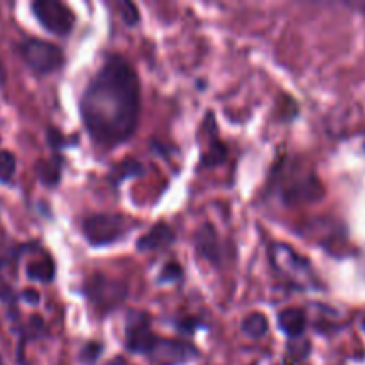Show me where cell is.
<instances>
[{
    "label": "cell",
    "instance_id": "obj_1",
    "mask_svg": "<svg viewBox=\"0 0 365 365\" xmlns=\"http://www.w3.org/2000/svg\"><path fill=\"white\" fill-rule=\"evenodd\" d=\"M141 112V87L130 62L121 55L105 59L84 89L80 116L93 143L116 148L134 136Z\"/></svg>",
    "mask_w": 365,
    "mask_h": 365
},
{
    "label": "cell",
    "instance_id": "obj_2",
    "mask_svg": "<svg viewBox=\"0 0 365 365\" xmlns=\"http://www.w3.org/2000/svg\"><path fill=\"white\" fill-rule=\"evenodd\" d=\"M132 224L121 214H93L82 223V232L91 246L116 244L129 235Z\"/></svg>",
    "mask_w": 365,
    "mask_h": 365
},
{
    "label": "cell",
    "instance_id": "obj_3",
    "mask_svg": "<svg viewBox=\"0 0 365 365\" xmlns=\"http://www.w3.org/2000/svg\"><path fill=\"white\" fill-rule=\"evenodd\" d=\"M20 54L25 64L37 75H50L61 70L64 64V54L54 43L39 39V37H27L20 43Z\"/></svg>",
    "mask_w": 365,
    "mask_h": 365
},
{
    "label": "cell",
    "instance_id": "obj_4",
    "mask_svg": "<svg viewBox=\"0 0 365 365\" xmlns=\"http://www.w3.org/2000/svg\"><path fill=\"white\" fill-rule=\"evenodd\" d=\"M36 20L42 24L43 29L55 36H68L73 30L75 15L68 6L57 0H36L30 6Z\"/></svg>",
    "mask_w": 365,
    "mask_h": 365
},
{
    "label": "cell",
    "instance_id": "obj_5",
    "mask_svg": "<svg viewBox=\"0 0 365 365\" xmlns=\"http://www.w3.org/2000/svg\"><path fill=\"white\" fill-rule=\"evenodd\" d=\"M84 294L98 310H114L127 298V283L105 274H95L84 287Z\"/></svg>",
    "mask_w": 365,
    "mask_h": 365
},
{
    "label": "cell",
    "instance_id": "obj_6",
    "mask_svg": "<svg viewBox=\"0 0 365 365\" xmlns=\"http://www.w3.org/2000/svg\"><path fill=\"white\" fill-rule=\"evenodd\" d=\"M196 357H198V349L189 342L168 341L161 337L148 355L152 365H182Z\"/></svg>",
    "mask_w": 365,
    "mask_h": 365
},
{
    "label": "cell",
    "instance_id": "obj_7",
    "mask_svg": "<svg viewBox=\"0 0 365 365\" xmlns=\"http://www.w3.org/2000/svg\"><path fill=\"white\" fill-rule=\"evenodd\" d=\"M159 337L150 330L148 317L139 314L134 316L132 321L127 324V332H125V346L130 353H139L148 357L150 351L155 348Z\"/></svg>",
    "mask_w": 365,
    "mask_h": 365
},
{
    "label": "cell",
    "instance_id": "obj_8",
    "mask_svg": "<svg viewBox=\"0 0 365 365\" xmlns=\"http://www.w3.org/2000/svg\"><path fill=\"white\" fill-rule=\"evenodd\" d=\"M324 196V187L316 177H305L285 186L282 193V199L285 204H308L319 202Z\"/></svg>",
    "mask_w": 365,
    "mask_h": 365
},
{
    "label": "cell",
    "instance_id": "obj_9",
    "mask_svg": "<svg viewBox=\"0 0 365 365\" xmlns=\"http://www.w3.org/2000/svg\"><path fill=\"white\" fill-rule=\"evenodd\" d=\"M195 248L198 251V255L205 260H208L214 266H220L221 264V244H220V237H217L214 226L208 223L202 224V229H198L195 235Z\"/></svg>",
    "mask_w": 365,
    "mask_h": 365
},
{
    "label": "cell",
    "instance_id": "obj_10",
    "mask_svg": "<svg viewBox=\"0 0 365 365\" xmlns=\"http://www.w3.org/2000/svg\"><path fill=\"white\" fill-rule=\"evenodd\" d=\"M175 242V232L170 224L166 223H157L155 226H152L150 232H146L145 235L139 237L136 242L137 251L141 253H150V251H159L162 248H168Z\"/></svg>",
    "mask_w": 365,
    "mask_h": 365
},
{
    "label": "cell",
    "instance_id": "obj_11",
    "mask_svg": "<svg viewBox=\"0 0 365 365\" xmlns=\"http://www.w3.org/2000/svg\"><path fill=\"white\" fill-rule=\"evenodd\" d=\"M307 326V316L301 308H283L278 314V328L287 337H301Z\"/></svg>",
    "mask_w": 365,
    "mask_h": 365
},
{
    "label": "cell",
    "instance_id": "obj_12",
    "mask_svg": "<svg viewBox=\"0 0 365 365\" xmlns=\"http://www.w3.org/2000/svg\"><path fill=\"white\" fill-rule=\"evenodd\" d=\"M61 155H54L48 161H39L36 164V173L39 182L45 184L46 187H55L61 182Z\"/></svg>",
    "mask_w": 365,
    "mask_h": 365
},
{
    "label": "cell",
    "instance_id": "obj_13",
    "mask_svg": "<svg viewBox=\"0 0 365 365\" xmlns=\"http://www.w3.org/2000/svg\"><path fill=\"white\" fill-rule=\"evenodd\" d=\"M25 273L33 282L50 283L55 276V264L50 257H43L39 260L29 262L27 267H25Z\"/></svg>",
    "mask_w": 365,
    "mask_h": 365
},
{
    "label": "cell",
    "instance_id": "obj_14",
    "mask_svg": "<svg viewBox=\"0 0 365 365\" xmlns=\"http://www.w3.org/2000/svg\"><path fill=\"white\" fill-rule=\"evenodd\" d=\"M241 330L249 339H262L267 333V330H269V323H267L264 314L253 312V314H249V316H246L241 321Z\"/></svg>",
    "mask_w": 365,
    "mask_h": 365
},
{
    "label": "cell",
    "instance_id": "obj_15",
    "mask_svg": "<svg viewBox=\"0 0 365 365\" xmlns=\"http://www.w3.org/2000/svg\"><path fill=\"white\" fill-rule=\"evenodd\" d=\"M143 170H145V168H143L141 162L134 161V159H127V161H123L112 170V175H114L112 184H114V187H118L123 180L143 175Z\"/></svg>",
    "mask_w": 365,
    "mask_h": 365
},
{
    "label": "cell",
    "instance_id": "obj_16",
    "mask_svg": "<svg viewBox=\"0 0 365 365\" xmlns=\"http://www.w3.org/2000/svg\"><path fill=\"white\" fill-rule=\"evenodd\" d=\"M226 154H229L226 146H224L221 141H217V139H214V141L211 143L208 154H204V157H202V166L205 168L221 166V164L226 161Z\"/></svg>",
    "mask_w": 365,
    "mask_h": 365
},
{
    "label": "cell",
    "instance_id": "obj_17",
    "mask_svg": "<svg viewBox=\"0 0 365 365\" xmlns=\"http://www.w3.org/2000/svg\"><path fill=\"white\" fill-rule=\"evenodd\" d=\"M17 173V157L9 150H0V184H9Z\"/></svg>",
    "mask_w": 365,
    "mask_h": 365
},
{
    "label": "cell",
    "instance_id": "obj_18",
    "mask_svg": "<svg viewBox=\"0 0 365 365\" xmlns=\"http://www.w3.org/2000/svg\"><path fill=\"white\" fill-rule=\"evenodd\" d=\"M184 278V269L177 264V262H168L166 266L162 267L161 274H159V282L161 283H175L180 282Z\"/></svg>",
    "mask_w": 365,
    "mask_h": 365
},
{
    "label": "cell",
    "instance_id": "obj_19",
    "mask_svg": "<svg viewBox=\"0 0 365 365\" xmlns=\"http://www.w3.org/2000/svg\"><path fill=\"white\" fill-rule=\"evenodd\" d=\"M118 8H120L121 20L129 25V27H134V25L139 21V11H137L134 2H127V0H125V2H120V4H118Z\"/></svg>",
    "mask_w": 365,
    "mask_h": 365
},
{
    "label": "cell",
    "instance_id": "obj_20",
    "mask_svg": "<svg viewBox=\"0 0 365 365\" xmlns=\"http://www.w3.org/2000/svg\"><path fill=\"white\" fill-rule=\"evenodd\" d=\"M102 351H104V346L100 344V342H87V344L84 346L82 353H80V358H82V362H86V364H93V362L98 360Z\"/></svg>",
    "mask_w": 365,
    "mask_h": 365
},
{
    "label": "cell",
    "instance_id": "obj_21",
    "mask_svg": "<svg viewBox=\"0 0 365 365\" xmlns=\"http://www.w3.org/2000/svg\"><path fill=\"white\" fill-rule=\"evenodd\" d=\"M48 143L52 148H61V146H66V139H64V136H62V134L55 129L48 130Z\"/></svg>",
    "mask_w": 365,
    "mask_h": 365
},
{
    "label": "cell",
    "instance_id": "obj_22",
    "mask_svg": "<svg viewBox=\"0 0 365 365\" xmlns=\"http://www.w3.org/2000/svg\"><path fill=\"white\" fill-rule=\"evenodd\" d=\"M202 326V323H199L198 319H184L179 323V332H184V333H195L196 330Z\"/></svg>",
    "mask_w": 365,
    "mask_h": 365
},
{
    "label": "cell",
    "instance_id": "obj_23",
    "mask_svg": "<svg viewBox=\"0 0 365 365\" xmlns=\"http://www.w3.org/2000/svg\"><path fill=\"white\" fill-rule=\"evenodd\" d=\"M21 299L24 301H27L29 305H39V301H42V296H39V292L34 291V289H25L24 292H21Z\"/></svg>",
    "mask_w": 365,
    "mask_h": 365
},
{
    "label": "cell",
    "instance_id": "obj_24",
    "mask_svg": "<svg viewBox=\"0 0 365 365\" xmlns=\"http://www.w3.org/2000/svg\"><path fill=\"white\" fill-rule=\"evenodd\" d=\"M105 365H129V364H127V360H125L123 357H116V358H112L111 362H107Z\"/></svg>",
    "mask_w": 365,
    "mask_h": 365
},
{
    "label": "cell",
    "instance_id": "obj_25",
    "mask_svg": "<svg viewBox=\"0 0 365 365\" xmlns=\"http://www.w3.org/2000/svg\"><path fill=\"white\" fill-rule=\"evenodd\" d=\"M9 296H11V294H9V291H8V289H6V287H0V298H2V299H6V301H8V298H9Z\"/></svg>",
    "mask_w": 365,
    "mask_h": 365
},
{
    "label": "cell",
    "instance_id": "obj_26",
    "mask_svg": "<svg viewBox=\"0 0 365 365\" xmlns=\"http://www.w3.org/2000/svg\"><path fill=\"white\" fill-rule=\"evenodd\" d=\"M362 328H364V332H365V317H364V321H362Z\"/></svg>",
    "mask_w": 365,
    "mask_h": 365
}]
</instances>
